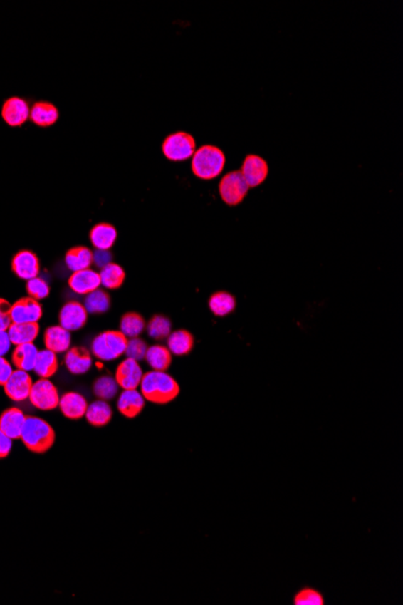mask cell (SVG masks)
I'll return each mask as SVG.
<instances>
[{
  "mask_svg": "<svg viewBox=\"0 0 403 605\" xmlns=\"http://www.w3.org/2000/svg\"><path fill=\"white\" fill-rule=\"evenodd\" d=\"M140 393L145 401L156 405H167L174 401L180 394V386L166 371L147 372L142 375Z\"/></svg>",
  "mask_w": 403,
  "mask_h": 605,
  "instance_id": "cell-1",
  "label": "cell"
},
{
  "mask_svg": "<svg viewBox=\"0 0 403 605\" xmlns=\"http://www.w3.org/2000/svg\"><path fill=\"white\" fill-rule=\"evenodd\" d=\"M20 439L28 451L43 455L55 445V429L43 418L31 415L26 418Z\"/></svg>",
  "mask_w": 403,
  "mask_h": 605,
  "instance_id": "cell-2",
  "label": "cell"
},
{
  "mask_svg": "<svg viewBox=\"0 0 403 605\" xmlns=\"http://www.w3.org/2000/svg\"><path fill=\"white\" fill-rule=\"evenodd\" d=\"M191 158L192 173L203 180H211L219 177L226 163L224 151L215 145H203L194 151Z\"/></svg>",
  "mask_w": 403,
  "mask_h": 605,
  "instance_id": "cell-3",
  "label": "cell"
},
{
  "mask_svg": "<svg viewBox=\"0 0 403 605\" xmlns=\"http://www.w3.org/2000/svg\"><path fill=\"white\" fill-rule=\"evenodd\" d=\"M127 342L128 338L121 331L107 330L92 342V354L102 361L117 359L126 352Z\"/></svg>",
  "mask_w": 403,
  "mask_h": 605,
  "instance_id": "cell-4",
  "label": "cell"
},
{
  "mask_svg": "<svg viewBox=\"0 0 403 605\" xmlns=\"http://www.w3.org/2000/svg\"><path fill=\"white\" fill-rule=\"evenodd\" d=\"M196 149V140L190 133L175 132L168 135L162 143V152L166 158L174 162H182L192 157Z\"/></svg>",
  "mask_w": 403,
  "mask_h": 605,
  "instance_id": "cell-5",
  "label": "cell"
},
{
  "mask_svg": "<svg viewBox=\"0 0 403 605\" xmlns=\"http://www.w3.org/2000/svg\"><path fill=\"white\" fill-rule=\"evenodd\" d=\"M249 185L241 173V170L229 172L219 182V194L222 201L229 206H238L244 201Z\"/></svg>",
  "mask_w": 403,
  "mask_h": 605,
  "instance_id": "cell-6",
  "label": "cell"
},
{
  "mask_svg": "<svg viewBox=\"0 0 403 605\" xmlns=\"http://www.w3.org/2000/svg\"><path fill=\"white\" fill-rule=\"evenodd\" d=\"M28 399L33 406L40 411H52L58 408L61 396L58 389L51 381L40 378L33 383L32 391Z\"/></svg>",
  "mask_w": 403,
  "mask_h": 605,
  "instance_id": "cell-7",
  "label": "cell"
},
{
  "mask_svg": "<svg viewBox=\"0 0 403 605\" xmlns=\"http://www.w3.org/2000/svg\"><path fill=\"white\" fill-rule=\"evenodd\" d=\"M32 377L29 375V372L22 371V370H14L11 376L6 381V383L3 386L4 392L9 399L16 403H22L24 400H27L31 394L33 387Z\"/></svg>",
  "mask_w": 403,
  "mask_h": 605,
  "instance_id": "cell-8",
  "label": "cell"
},
{
  "mask_svg": "<svg viewBox=\"0 0 403 605\" xmlns=\"http://www.w3.org/2000/svg\"><path fill=\"white\" fill-rule=\"evenodd\" d=\"M31 107L24 98L10 97L5 100L1 107V118L10 127L23 126L29 120Z\"/></svg>",
  "mask_w": 403,
  "mask_h": 605,
  "instance_id": "cell-9",
  "label": "cell"
},
{
  "mask_svg": "<svg viewBox=\"0 0 403 605\" xmlns=\"http://www.w3.org/2000/svg\"><path fill=\"white\" fill-rule=\"evenodd\" d=\"M142 375L144 372H142V366L139 365V361L126 358L116 368L115 380L123 391H131V389H137L140 386Z\"/></svg>",
  "mask_w": 403,
  "mask_h": 605,
  "instance_id": "cell-10",
  "label": "cell"
},
{
  "mask_svg": "<svg viewBox=\"0 0 403 605\" xmlns=\"http://www.w3.org/2000/svg\"><path fill=\"white\" fill-rule=\"evenodd\" d=\"M12 272L24 281L38 277L40 272L39 257L31 250H20L12 257Z\"/></svg>",
  "mask_w": 403,
  "mask_h": 605,
  "instance_id": "cell-11",
  "label": "cell"
},
{
  "mask_svg": "<svg viewBox=\"0 0 403 605\" xmlns=\"http://www.w3.org/2000/svg\"><path fill=\"white\" fill-rule=\"evenodd\" d=\"M58 319L62 328L67 329L68 331H76L88 324V309L78 301H70L61 309Z\"/></svg>",
  "mask_w": 403,
  "mask_h": 605,
  "instance_id": "cell-12",
  "label": "cell"
},
{
  "mask_svg": "<svg viewBox=\"0 0 403 605\" xmlns=\"http://www.w3.org/2000/svg\"><path fill=\"white\" fill-rule=\"evenodd\" d=\"M43 316V306L32 297H22L11 305L12 323H38Z\"/></svg>",
  "mask_w": 403,
  "mask_h": 605,
  "instance_id": "cell-13",
  "label": "cell"
},
{
  "mask_svg": "<svg viewBox=\"0 0 403 605\" xmlns=\"http://www.w3.org/2000/svg\"><path fill=\"white\" fill-rule=\"evenodd\" d=\"M241 173L249 187H257L267 179L268 165L257 155H248L241 166Z\"/></svg>",
  "mask_w": 403,
  "mask_h": 605,
  "instance_id": "cell-14",
  "label": "cell"
},
{
  "mask_svg": "<svg viewBox=\"0 0 403 605\" xmlns=\"http://www.w3.org/2000/svg\"><path fill=\"white\" fill-rule=\"evenodd\" d=\"M68 285L74 293L79 295H88L92 291L99 289V286L102 285L100 281V276L99 273L95 272L93 269H88L78 272H73Z\"/></svg>",
  "mask_w": 403,
  "mask_h": 605,
  "instance_id": "cell-15",
  "label": "cell"
},
{
  "mask_svg": "<svg viewBox=\"0 0 403 605\" xmlns=\"http://www.w3.org/2000/svg\"><path fill=\"white\" fill-rule=\"evenodd\" d=\"M58 408L62 415L68 420H79L86 415L88 408V400L79 393H64L63 395L61 396Z\"/></svg>",
  "mask_w": 403,
  "mask_h": 605,
  "instance_id": "cell-16",
  "label": "cell"
},
{
  "mask_svg": "<svg viewBox=\"0 0 403 605\" xmlns=\"http://www.w3.org/2000/svg\"><path fill=\"white\" fill-rule=\"evenodd\" d=\"M145 408V399L137 389L123 391L117 400V410L128 420H135Z\"/></svg>",
  "mask_w": 403,
  "mask_h": 605,
  "instance_id": "cell-17",
  "label": "cell"
},
{
  "mask_svg": "<svg viewBox=\"0 0 403 605\" xmlns=\"http://www.w3.org/2000/svg\"><path fill=\"white\" fill-rule=\"evenodd\" d=\"M64 364L73 375H85L92 368L91 353L85 347L69 348L64 356Z\"/></svg>",
  "mask_w": 403,
  "mask_h": 605,
  "instance_id": "cell-18",
  "label": "cell"
},
{
  "mask_svg": "<svg viewBox=\"0 0 403 605\" xmlns=\"http://www.w3.org/2000/svg\"><path fill=\"white\" fill-rule=\"evenodd\" d=\"M58 119H60V111L55 104L50 102L39 100L33 104L31 108L29 120L38 127L46 128V127L53 126Z\"/></svg>",
  "mask_w": 403,
  "mask_h": 605,
  "instance_id": "cell-19",
  "label": "cell"
},
{
  "mask_svg": "<svg viewBox=\"0 0 403 605\" xmlns=\"http://www.w3.org/2000/svg\"><path fill=\"white\" fill-rule=\"evenodd\" d=\"M27 415L20 408H6L0 415V429L11 440H19Z\"/></svg>",
  "mask_w": 403,
  "mask_h": 605,
  "instance_id": "cell-20",
  "label": "cell"
},
{
  "mask_svg": "<svg viewBox=\"0 0 403 605\" xmlns=\"http://www.w3.org/2000/svg\"><path fill=\"white\" fill-rule=\"evenodd\" d=\"M45 347L48 351L61 354L67 352L70 348L71 335L67 329L62 328L61 325L50 326L46 329L44 333Z\"/></svg>",
  "mask_w": 403,
  "mask_h": 605,
  "instance_id": "cell-21",
  "label": "cell"
},
{
  "mask_svg": "<svg viewBox=\"0 0 403 605\" xmlns=\"http://www.w3.org/2000/svg\"><path fill=\"white\" fill-rule=\"evenodd\" d=\"M92 246L97 250H109L117 239V229L108 222H100L90 231Z\"/></svg>",
  "mask_w": 403,
  "mask_h": 605,
  "instance_id": "cell-22",
  "label": "cell"
},
{
  "mask_svg": "<svg viewBox=\"0 0 403 605\" xmlns=\"http://www.w3.org/2000/svg\"><path fill=\"white\" fill-rule=\"evenodd\" d=\"M38 354H39V349L36 348V344H19L12 352V364L16 366L17 370L33 371Z\"/></svg>",
  "mask_w": 403,
  "mask_h": 605,
  "instance_id": "cell-23",
  "label": "cell"
},
{
  "mask_svg": "<svg viewBox=\"0 0 403 605\" xmlns=\"http://www.w3.org/2000/svg\"><path fill=\"white\" fill-rule=\"evenodd\" d=\"M38 323H12L8 329L9 337L12 344L33 343L39 335Z\"/></svg>",
  "mask_w": 403,
  "mask_h": 605,
  "instance_id": "cell-24",
  "label": "cell"
},
{
  "mask_svg": "<svg viewBox=\"0 0 403 605\" xmlns=\"http://www.w3.org/2000/svg\"><path fill=\"white\" fill-rule=\"evenodd\" d=\"M66 264L73 272L90 269L93 264V252L88 247H73L66 253Z\"/></svg>",
  "mask_w": 403,
  "mask_h": 605,
  "instance_id": "cell-25",
  "label": "cell"
},
{
  "mask_svg": "<svg viewBox=\"0 0 403 605\" xmlns=\"http://www.w3.org/2000/svg\"><path fill=\"white\" fill-rule=\"evenodd\" d=\"M85 417H86L88 423L91 424L92 427H105L110 423L111 418H112V410H111V406L108 403V401L95 400L88 405Z\"/></svg>",
  "mask_w": 403,
  "mask_h": 605,
  "instance_id": "cell-26",
  "label": "cell"
},
{
  "mask_svg": "<svg viewBox=\"0 0 403 605\" xmlns=\"http://www.w3.org/2000/svg\"><path fill=\"white\" fill-rule=\"evenodd\" d=\"M168 349L177 356H187L194 347V338L187 330H177L167 337Z\"/></svg>",
  "mask_w": 403,
  "mask_h": 605,
  "instance_id": "cell-27",
  "label": "cell"
},
{
  "mask_svg": "<svg viewBox=\"0 0 403 605\" xmlns=\"http://www.w3.org/2000/svg\"><path fill=\"white\" fill-rule=\"evenodd\" d=\"M145 360L155 371H167L173 361V354L170 353L168 347L156 344L147 348Z\"/></svg>",
  "mask_w": 403,
  "mask_h": 605,
  "instance_id": "cell-28",
  "label": "cell"
},
{
  "mask_svg": "<svg viewBox=\"0 0 403 605\" xmlns=\"http://www.w3.org/2000/svg\"><path fill=\"white\" fill-rule=\"evenodd\" d=\"M58 368L60 364H58L57 354L48 349H44V351H39L33 371L36 372L40 378L50 380L52 376H55L56 372L58 371Z\"/></svg>",
  "mask_w": 403,
  "mask_h": 605,
  "instance_id": "cell-29",
  "label": "cell"
},
{
  "mask_svg": "<svg viewBox=\"0 0 403 605\" xmlns=\"http://www.w3.org/2000/svg\"><path fill=\"white\" fill-rule=\"evenodd\" d=\"M99 276H100L102 285L110 290L119 289L126 281L125 269L119 264H114V262H110L102 267Z\"/></svg>",
  "mask_w": 403,
  "mask_h": 605,
  "instance_id": "cell-30",
  "label": "cell"
},
{
  "mask_svg": "<svg viewBox=\"0 0 403 605\" xmlns=\"http://www.w3.org/2000/svg\"><path fill=\"white\" fill-rule=\"evenodd\" d=\"M147 328V323L142 314L138 312H128L123 314L120 321V331L127 337V338H135L139 337V335Z\"/></svg>",
  "mask_w": 403,
  "mask_h": 605,
  "instance_id": "cell-31",
  "label": "cell"
},
{
  "mask_svg": "<svg viewBox=\"0 0 403 605\" xmlns=\"http://www.w3.org/2000/svg\"><path fill=\"white\" fill-rule=\"evenodd\" d=\"M236 299L227 291H218L210 296L209 309L216 316H229L236 309Z\"/></svg>",
  "mask_w": 403,
  "mask_h": 605,
  "instance_id": "cell-32",
  "label": "cell"
},
{
  "mask_svg": "<svg viewBox=\"0 0 403 605\" xmlns=\"http://www.w3.org/2000/svg\"><path fill=\"white\" fill-rule=\"evenodd\" d=\"M85 309L92 314H103L110 309L111 299L104 290L97 289L88 294L85 300Z\"/></svg>",
  "mask_w": 403,
  "mask_h": 605,
  "instance_id": "cell-33",
  "label": "cell"
},
{
  "mask_svg": "<svg viewBox=\"0 0 403 605\" xmlns=\"http://www.w3.org/2000/svg\"><path fill=\"white\" fill-rule=\"evenodd\" d=\"M147 335L154 340H164L172 333V321L169 318L156 314L147 324Z\"/></svg>",
  "mask_w": 403,
  "mask_h": 605,
  "instance_id": "cell-34",
  "label": "cell"
},
{
  "mask_svg": "<svg viewBox=\"0 0 403 605\" xmlns=\"http://www.w3.org/2000/svg\"><path fill=\"white\" fill-rule=\"evenodd\" d=\"M119 384L115 377L102 376L97 378L93 383V393L99 400L109 401L114 399L119 392Z\"/></svg>",
  "mask_w": 403,
  "mask_h": 605,
  "instance_id": "cell-35",
  "label": "cell"
},
{
  "mask_svg": "<svg viewBox=\"0 0 403 605\" xmlns=\"http://www.w3.org/2000/svg\"><path fill=\"white\" fill-rule=\"evenodd\" d=\"M26 290H27L28 296L32 297L34 300H44L50 295V286L43 278L40 277L27 281Z\"/></svg>",
  "mask_w": 403,
  "mask_h": 605,
  "instance_id": "cell-36",
  "label": "cell"
},
{
  "mask_svg": "<svg viewBox=\"0 0 403 605\" xmlns=\"http://www.w3.org/2000/svg\"><path fill=\"white\" fill-rule=\"evenodd\" d=\"M295 605H324L323 594L314 589H300L293 598Z\"/></svg>",
  "mask_w": 403,
  "mask_h": 605,
  "instance_id": "cell-37",
  "label": "cell"
},
{
  "mask_svg": "<svg viewBox=\"0 0 403 605\" xmlns=\"http://www.w3.org/2000/svg\"><path fill=\"white\" fill-rule=\"evenodd\" d=\"M147 348H149V347H147V344L145 343V341H142V338H139V337H135V338H130L128 342H127V348L125 354H126L127 358H130V359L142 361V360L145 359Z\"/></svg>",
  "mask_w": 403,
  "mask_h": 605,
  "instance_id": "cell-38",
  "label": "cell"
},
{
  "mask_svg": "<svg viewBox=\"0 0 403 605\" xmlns=\"http://www.w3.org/2000/svg\"><path fill=\"white\" fill-rule=\"evenodd\" d=\"M11 324V305L5 299H0V330L8 331Z\"/></svg>",
  "mask_w": 403,
  "mask_h": 605,
  "instance_id": "cell-39",
  "label": "cell"
},
{
  "mask_svg": "<svg viewBox=\"0 0 403 605\" xmlns=\"http://www.w3.org/2000/svg\"><path fill=\"white\" fill-rule=\"evenodd\" d=\"M12 441L6 434L0 429V459L6 458L12 451Z\"/></svg>",
  "mask_w": 403,
  "mask_h": 605,
  "instance_id": "cell-40",
  "label": "cell"
},
{
  "mask_svg": "<svg viewBox=\"0 0 403 605\" xmlns=\"http://www.w3.org/2000/svg\"><path fill=\"white\" fill-rule=\"evenodd\" d=\"M12 368L11 364L8 360L5 359L4 356H0V386H4L6 381L11 376Z\"/></svg>",
  "mask_w": 403,
  "mask_h": 605,
  "instance_id": "cell-41",
  "label": "cell"
},
{
  "mask_svg": "<svg viewBox=\"0 0 403 605\" xmlns=\"http://www.w3.org/2000/svg\"><path fill=\"white\" fill-rule=\"evenodd\" d=\"M93 262H95V264L100 266V267H104V266L108 265V264H110V252H109V250H97L95 253H93Z\"/></svg>",
  "mask_w": 403,
  "mask_h": 605,
  "instance_id": "cell-42",
  "label": "cell"
},
{
  "mask_svg": "<svg viewBox=\"0 0 403 605\" xmlns=\"http://www.w3.org/2000/svg\"><path fill=\"white\" fill-rule=\"evenodd\" d=\"M11 341L6 330H0V356H4L10 351Z\"/></svg>",
  "mask_w": 403,
  "mask_h": 605,
  "instance_id": "cell-43",
  "label": "cell"
}]
</instances>
